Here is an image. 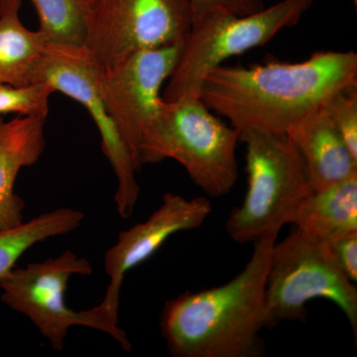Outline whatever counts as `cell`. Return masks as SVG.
Segmentation results:
<instances>
[{"label":"cell","mask_w":357,"mask_h":357,"mask_svg":"<svg viewBox=\"0 0 357 357\" xmlns=\"http://www.w3.org/2000/svg\"><path fill=\"white\" fill-rule=\"evenodd\" d=\"M333 260L326 241L294 227L275 243L265 290V328L305 321L307 304L326 299L337 305L357 332V289Z\"/></svg>","instance_id":"8992f818"},{"label":"cell","mask_w":357,"mask_h":357,"mask_svg":"<svg viewBox=\"0 0 357 357\" xmlns=\"http://www.w3.org/2000/svg\"><path fill=\"white\" fill-rule=\"evenodd\" d=\"M93 266L88 259L67 250L46 261L15 268L0 277V299L13 311L20 312L38 328L52 349H64L72 326H82L107 333L126 352L131 351L128 333L119 326V319L102 306L77 312L66 303L68 284L73 275L89 276Z\"/></svg>","instance_id":"5b68a950"},{"label":"cell","mask_w":357,"mask_h":357,"mask_svg":"<svg viewBox=\"0 0 357 357\" xmlns=\"http://www.w3.org/2000/svg\"><path fill=\"white\" fill-rule=\"evenodd\" d=\"M192 25L189 0H95L84 46L107 70L137 52L184 44Z\"/></svg>","instance_id":"9c48e42d"},{"label":"cell","mask_w":357,"mask_h":357,"mask_svg":"<svg viewBox=\"0 0 357 357\" xmlns=\"http://www.w3.org/2000/svg\"><path fill=\"white\" fill-rule=\"evenodd\" d=\"M237 129L196 96L162 100L139 144V166L172 159L211 198L229 194L238 178Z\"/></svg>","instance_id":"3957f363"},{"label":"cell","mask_w":357,"mask_h":357,"mask_svg":"<svg viewBox=\"0 0 357 357\" xmlns=\"http://www.w3.org/2000/svg\"><path fill=\"white\" fill-rule=\"evenodd\" d=\"M84 218L82 211L61 208L42 213L13 229L0 230V277L13 269L28 249L51 237L74 231Z\"/></svg>","instance_id":"2e32d148"},{"label":"cell","mask_w":357,"mask_h":357,"mask_svg":"<svg viewBox=\"0 0 357 357\" xmlns=\"http://www.w3.org/2000/svg\"><path fill=\"white\" fill-rule=\"evenodd\" d=\"M333 260L345 276L357 282V229L345 232L326 241Z\"/></svg>","instance_id":"ffe728a7"},{"label":"cell","mask_w":357,"mask_h":357,"mask_svg":"<svg viewBox=\"0 0 357 357\" xmlns=\"http://www.w3.org/2000/svg\"><path fill=\"white\" fill-rule=\"evenodd\" d=\"M239 141L246 148L248 191L230 213L225 230L237 243L276 241L312 191L304 163L287 134L245 130Z\"/></svg>","instance_id":"277c9868"},{"label":"cell","mask_w":357,"mask_h":357,"mask_svg":"<svg viewBox=\"0 0 357 357\" xmlns=\"http://www.w3.org/2000/svg\"><path fill=\"white\" fill-rule=\"evenodd\" d=\"M183 46L169 45L137 52L102 70L103 98L138 170L141 138L158 114L163 100L160 91L172 75Z\"/></svg>","instance_id":"30bf717a"},{"label":"cell","mask_w":357,"mask_h":357,"mask_svg":"<svg viewBox=\"0 0 357 357\" xmlns=\"http://www.w3.org/2000/svg\"><path fill=\"white\" fill-rule=\"evenodd\" d=\"M290 223L325 241L356 230L357 173L337 184L311 191L294 211Z\"/></svg>","instance_id":"9a60e30c"},{"label":"cell","mask_w":357,"mask_h":357,"mask_svg":"<svg viewBox=\"0 0 357 357\" xmlns=\"http://www.w3.org/2000/svg\"><path fill=\"white\" fill-rule=\"evenodd\" d=\"M4 0H0V8H1L2 4H3Z\"/></svg>","instance_id":"7402d4cb"},{"label":"cell","mask_w":357,"mask_h":357,"mask_svg":"<svg viewBox=\"0 0 357 357\" xmlns=\"http://www.w3.org/2000/svg\"><path fill=\"white\" fill-rule=\"evenodd\" d=\"M54 93V89L47 83L26 86L0 84V116L15 114L47 117Z\"/></svg>","instance_id":"ac0fdd59"},{"label":"cell","mask_w":357,"mask_h":357,"mask_svg":"<svg viewBox=\"0 0 357 357\" xmlns=\"http://www.w3.org/2000/svg\"><path fill=\"white\" fill-rule=\"evenodd\" d=\"M357 86L356 52H317L304 62L220 66L199 98L239 132L287 134L340 91Z\"/></svg>","instance_id":"6da1fadb"},{"label":"cell","mask_w":357,"mask_h":357,"mask_svg":"<svg viewBox=\"0 0 357 357\" xmlns=\"http://www.w3.org/2000/svg\"><path fill=\"white\" fill-rule=\"evenodd\" d=\"M102 72V66L86 46L49 43L39 83L49 84L55 93L60 91L81 103L91 115L100 132L103 154L119 183L114 196L117 211L122 218H128L139 198L135 176L138 169L103 98Z\"/></svg>","instance_id":"ba28073f"},{"label":"cell","mask_w":357,"mask_h":357,"mask_svg":"<svg viewBox=\"0 0 357 357\" xmlns=\"http://www.w3.org/2000/svg\"><path fill=\"white\" fill-rule=\"evenodd\" d=\"M22 0H4L0 8V84H40L49 42L39 30L28 29L20 17Z\"/></svg>","instance_id":"5bb4252c"},{"label":"cell","mask_w":357,"mask_h":357,"mask_svg":"<svg viewBox=\"0 0 357 357\" xmlns=\"http://www.w3.org/2000/svg\"><path fill=\"white\" fill-rule=\"evenodd\" d=\"M314 0H282L248 15L211 11L192 21L182 53L164 89L167 102L196 96L204 77L227 59L267 44L277 33L294 27Z\"/></svg>","instance_id":"52a82bcc"},{"label":"cell","mask_w":357,"mask_h":357,"mask_svg":"<svg viewBox=\"0 0 357 357\" xmlns=\"http://www.w3.org/2000/svg\"><path fill=\"white\" fill-rule=\"evenodd\" d=\"M49 43L84 46L95 0H30Z\"/></svg>","instance_id":"e0dca14e"},{"label":"cell","mask_w":357,"mask_h":357,"mask_svg":"<svg viewBox=\"0 0 357 357\" xmlns=\"http://www.w3.org/2000/svg\"><path fill=\"white\" fill-rule=\"evenodd\" d=\"M287 135L303 160L312 191L337 184L357 173V159L324 107L307 115Z\"/></svg>","instance_id":"4fadbf2b"},{"label":"cell","mask_w":357,"mask_h":357,"mask_svg":"<svg viewBox=\"0 0 357 357\" xmlns=\"http://www.w3.org/2000/svg\"><path fill=\"white\" fill-rule=\"evenodd\" d=\"M46 119L18 115L4 121L0 116V230L24 222L25 202L15 194L14 187L20 171L36 164L43 154Z\"/></svg>","instance_id":"7c38bea8"},{"label":"cell","mask_w":357,"mask_h":357,"mask_svg":"<svg viewBox=\"0 0 357 357\" xmlns=\"http://www.w3.org/2000/svg\"><path fill=\"white\" fill-rule=\"evenodd\" d=\"M210 199H187L167 192L161 206L148 218L119 234L116 243L105 255V271L110 282L100 305L119 319V300L124 277L133 268L147 261L174 234L199 229L211 215Z\"/></svg>","instance_id":"8fae6325"},{"label":"cell","mask_w":357,"mask_h":357,"mask_svg":"<svg viewBox=\"0 0 357 357\" xmlns=\"http://www.w3.org/2000/svg\"><path fill=\"white\" fill-rule=\"evenodd\" d=\"M275 243H255L243 271L225 285L167 301L160 328L173 356H261L265 290Z\"/></svg>","instance_id":"7a4b0ae2"},{"label":"cell","mask_w":357,"mask_h":357,"mask_svg":"<svg viewBox=\"0 0 357 357\" xmlns=\"http://www.w3.org/2000/svg\"><path fill=\"white\" fill-rule=\"evenodd\" d=\"M354 4H356H356H357V0H354Z\"/></svg>","instance_id":"603a6c76"},{"label":"cell","mask_w":357,"mask_h":357,"mask_svg":"<svg viewBox=\"0 0 357 357\" xmlns=\"http://www.w3.org/2000/svg\"><path fill=\"white\" fill-rule=\"evenodd\" d=\"M192 21L211 11H227L236 15H248L264 8L262 0H189Z\"/></svg>","instance_id":"44dd1931"},{"label":"cell","mask_w":357,"mask_h":357,"mask_svg":"<svg viewBox=\"0 0 357 357\" xmlns=\"http://www.w3.org/2000/svg\"><path fill=\"white\" fill-rule=\"evenodd\" d=\"M323 107L352 156L357 159V86L335 93Z\"/></svg>","instance_id":"d6986e66"}]
</instances>
